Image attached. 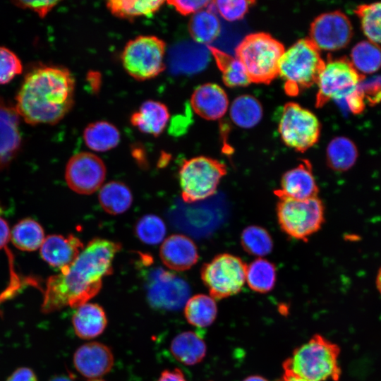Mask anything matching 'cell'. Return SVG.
Instances as JSON below:
<instances>
[{"label":"cell","instance_id":"obj_5","mask_svg":"<svg viewBox=\"0 0 381 381\" xmlns=\"http://www.w3.org/2000/svg\"><path fill=\"white\" fill-rule=\"evenodd\" d=\"M285 52L279 41L265 32L246 35L235 49L251 83L269 84L277 75L279 62Z\"/></svg>","mask_w":381,"mask_h":381},{"label":"cell","instance_id":"obj_22","mask_svg":"<svg viewBox=\"0 0 381 381\" xmlns=\"http://www.w3.org/2000/svg\"><path fill=\"white\" fill-rule=\"evenodd\" d=\"M72 322L78 337L90 339L104 332L107 319L102 307L96 303H86L77 308Z\"/></svg>","mask_w":381,"mask_h":381},{"label":"cell","instance_id":"obj_12","mask_svg":"<svg viewBox=\"0 0 381 381\" xmlns=\"http://www.w3.org/2000/svg\"><path fill=\"white\" fill-rule=\"evenodd\" d=\"M353 33L348 16L334 11L320 14L313 20L308 38L320 51H336L348 45Z\"/></svg>","mask_w":381,"mask_h":381},{"label":"cell","instance_id":"obj_27","mask_svg":"<svg viewBox=\"0 0 381 381\" xmlns=\"http://www.w3.org/2000/svg\"><path fill=\"white\" fill-rule=\"evenodd\" d=\"M217 308L214 299L205 294H196L188 299L184 315L188 323L197 327H206L214 321Z\"/></svg>","mask_w":381,"mask_h":381},{"label":"cell","instance_id":"obj_16","mask_svg":"<svg viewBox=\"0 0 381 381\" xmlns=\"http://www.w3.org/2000/svg\"><path fill=\"white\" fill-rule=\"evenodd\" d=\"M318 192L311 164L308 161L303 160L282 175L280 188L274 193L296 200H306L318 197Z\"/></svg>","mask_w":381,"mask_h":381},{"label":"cell","instance_id":"obj_45","mask_svg":"<svg viewBox=\"0 0 381 381\" xmlns=\"http://www.w3.org/2000/svg\"><path fill=\"white\" fill-rule=\"evenodd\" d=\"M11 237V231L7 222L0 217V249L5 248Z\"/></svg>","mask_w":381,"mask_h":381},{"label":"cell","instance_id":"obj_38","mask_svg":"<svg viewBox=\"0 0 381 381\" xmlns=\"http://www.w3.org/2000/svg\"><path fill=\"white\" fill-rule=\"evenodd\" d=\"M254 3L253 1L245 0L212 1L215 11H217L224 19L230 22L243 18Z\"/></svg>","mask_w":381,"mask_h":381},{"label":"cell","instance_id":"obj_1","mask_svg":"<svg viewBox=\"0 0 381 381\" xmlns=\"http://www.w3.org/2000/svg\"><path fill=\"white\" fill-rule=\"evenodd\" d=\"M121 249L119 243L94 238L74 262L47 281L42 310L46 313L65 307L78 308L101 289L103 277L112 273V262Z\"/></svg>","mask_w":381,"mask_h":381},{"label":"cell","instance_id":"obj_8","mask_svg":"<svg viewBox=\"0 0 381 381\" xmlns=\"http://www.w3.org/2000/svg\"><path fill=\"white\" fill-rule=\"evenodd\" d=\"M246 267L241 258L222 253L203 265L200 276L210 296L222 299L241 291L246 283Z\"/></svg>","mask_w":381,"mask_h":381},{"label":"cell","instance_id":"obj_2","mask_svg":"<svg viewBox=\"0 0 381 381\" xmlns=\"http://www.w3.org/2000/svg\"><path fill=\"white\" fill-rule=\"evenodd\" d=\"M74 88V78L67 68L39 66L25 75L15 107L27 123L55 124L72 108Z\"/></svg>","mask_w":381,"mask_h":381},{"label":"cell","instance_id":"obj_40","mask_svg":"<svg viewBox=\"0 0 381 381\" xmlns=\"http://www.w3.org/2000/svg\"><path fill=\"white\" fill-rule=\"evenodd\" d=\"M210 1H182L174 0L167 1L175 10L183 16L195 14L207 8L210 4Z\"/></svg>","mask_w":381,"mask_h":381},{"label":"cell","instance_id":"obj_25","mask_svg":"<svg viewBox=\"0 0 381 381\" xmlns=\"http://www.w3.org/2000/svg\"><path fill=\"white\" fill-rule=\"evenodd\" d=\"M120 133L112 123L99 121L90 123L84 130L85 145L96 152H105L116 147L120 141Z\"/></svg>","mask_w":381,"mask_h":381},{"label":"cell","instance_id":"obj_51","mask_svg":"<svg viewBox=\"0 0 381 381\" xmlns=\"http://www.w3.org/2000/svg\"><path fill=\"white\" fill-rule=\"evenodd\" d=\"M1 212H2V208H1V205H0V213H1Z\"/></svg>","mask_w":381,"mask_h":381},{"label":"cell","instance_id":"obj_32","mask_svg":"<svg viewBox=\"0 0 381 381\" xmlns=\"http://www.w3.org/2000/svg\"><path fill=\"white\" fill-rule=\"evenodd\" d=\"M351 62L361 74H371L381 68V47L370 40L357 43L351 52Z\"/></svg>","mask_w":381,"mask_h":381},{"label":"cell","instance_id":"obj_50","mask_svg":"<svg viewBox=\"0 0 381 381\" xmlns=\"http://www.w3.org/2000/svg\"><path fill=\"white\" fill-rule=\"evenodd\" d=\"M88 381H104V380L95 378V379H90Z\"/></svg>","mask_w":381,"mask_h":381},{"label":"cell","instance_id":"obj_34","mask_svg":"<svg viewBox=\"0 0 381 381\" xmlns=\"http://www.w3.org/2000/svg\"><path fill=\"white\" fill-rule=\"evenodd\" d=\"M163 4V1L112 0L107 3V7L117 17L131 19L152 15L157 12Z\"/></svg>","mask_w":381,"mask_h":381},{"label":"cell","instance_id":"obj_47","mask_svg":"<svg viewBox=\"0 0 381 381\" xmlns=\"http://www.w3.org/2000/svg\"><path fill=\"white\" fill-rule=\"evenodd\" d=\"M243 381H268V380L260 375H251L246 377Z\"/></svg>","mask_w":381,"mask_h":381},{"label":"cell","instance_id":"obj_28","mask_svg":"<svg viewBox=\"0 0 381 381\" xmlns=\"http://www.w3.org/2000/svg\"><path fill=\"white\" fill-rule=\"evenodd\" d=\"M357 158V147L354 143L346 137H335L327 147V162L334 171H344L349 169L353 166Z\"/></svg>","mask_w":381,"mask_h":381},{"label":"cell","instance_id":"obj_33","mask_svg":"<svg viewBox=\"0 0 381 381\" xmlns=\"http://www.w3.org/2000/svg\"><path fill=\"white\" fill-rule=\"evenodd\" d=\"M11 238L18 249L33 251L41 247L44 240V234L37 222L28 218L15 225L11 232Z\"/></svg>","mask_w":381,"mask_h":381},{"label":"cell","instance_id":"obj_31","mask_svg":"<svg viewBox=\"0 0 381 381\" xmlns=\"http://www.w3.org/2000/svg\"><path fill=\"white\" fill-rule=\"evenodd\" d=\"M276 279L275 265L263 258H258L247 265L246 282L257 293L270 291L274 287Z\"/></svg>","mask_w":381,"mask_h":381},{"label":"cell","instance_id":"obj_4","mask_svg":"<svg viewBox=\"0 0 381 381\" xmlns=\"http://www.w3.org/2000/svg\"><path fill=\"white\" fill-rule=\"evenodd\" d=\"M325 65L320 50L308 37L296 42L279 62L278 75L284 81L285 92L297 96L317 83Z\"/></svg>","mask_w":381,"mask_h":381},{"label":"cell","instance_id":"obj_46","mask_svg":"<svg viewBox=\"0 0 381 381\" xmlns=\"http://www.w3.org/2000/svg\"><path fill=\"white\" fill-rule=\"evenodd\" d=\"M277 381H306V380L284 373L282 377L279 379Z\"/></svg>","mask_w":381,"mask_h":381},{"label":"cell","instance_id":"obj_29","mask_svg":"<svg viewBox=\"0 0 381 381\" xmlns=\"http://www.w3.org/2000/svg\"><path fill=\"white\" fill-rule=\"evenodd\" d=\"M262 107L253 96L243 95L232 102L229 115L232 121L238 126L250 128L256 126L262 117Z\"/></svg>","mask_w":381,"mask_h":381},{"label":"cell","instance_id":"obj_21","mask_svg":"<svg viewBox=\"0 0 381 381\" xmlns=\"http://www.w3.org/2000/svg\"><path fill=\"white\" fill-rule=\"evenodd\" d=\"M169 119V111L160 102L147 100L131 116V124L143 133L155 136L160 135Z\"/></svg>","mask_w":381,"mask_h":381},{"label":"cell","instance_id":"obj_24","mask_svg":"<svg viewBox=\"0 0 381 381\" xmlns=\"http://www.w3.org/2000/svg\"><path fill=\"white\" fill-rule=\"evenodd\" d=\"M192 38L200 44H208L214 41L221 31V24L212 1L208 6L193 14L188 23Z\"/></svg>","mask_w":381,"mask_h":381},{"label":"cell","instance_id":"obj_49","mask_svg":"<svg viewBox=\"0 0 381 381\" xmlns=\"http://www.w3.org/2000/svg\"><path fill=\"white\" fill-rule=\"evenodd\" d=\"M50 381H72V380L65 376H58V377L52 378Z\"/></svg>","mask_w":381,"mask_h":381},{"label":"cell","instance_id":"obj_15","mask_svg":"<svg viewBox=\"0 0 381 381\" xmlns=\"http://www.w3.org/2000/svg\"><path fill=\"white\" fill-rule=\"evenodd\" d=\"M73 364L78 373L89 379L99 378L109 373L114 365V356L106 345L90 342L74 353Z\"/></svg>","mask_w":381,"mask_h":381},{"label":"cell","instance_id":"obj_23","mask_svg":"<svg viewBox=\"0 0 381 381\" xmlns=\"http://www.w3.org/2000/svg\"><path fill=\"white\" fill-rule=\"evenodd\" d=\"M170 351L179 362L193 365L201 362L206 355L207 348L203 339L192 331L176 335L171 342Z\"/></svg>","mask_w":381,"mask_h":381},{"label":"cell","instance_id":"obj_42","mask_svg":"<svg viewBox=\"0 0 381 381\" xmlns=\"http://www.w3.org/2000/svg\"><path fill=\"white\" fill-rule=\"evenodd\" d=\"M351 111L353 114L361 113L364 107L361 91L358 88L344 99Z\"/></svg>","mask_w":381,"mask_h":381},{"label":"cell","instance_id":"obj_11","mask_svg":"<svg viewBox=\"0 0 381 381\" xmlns=\"http://www.w3.org/2000/svg\"><path fill=\"white\" fill-rule=\"evenodd\" d=\"M364 78L346 56L329 57L317 82L315 106L320 108L331 99H345L358 88Z\"/></svg>","mask_w":381,"mask_h":381},{"label":"cell","instance_id":"obj_20","mask_svg":"<svg viewBox=\"0 0 381 381\" xmlns=\"http://www.w3.org/2000/svg\"><path fill=\"white\" fill-rule=\"evenodd\" d=\"M190 104L193 111L207 120L221 119L226 112L229 99L222 87L215 83H205L193 91Z\"/></svg>","mask_w":381,"mask_h":381},{"label":"cell","instance_id":"obj_6","mask_svg":"<svg viewBox=\"0 0 381 381\" xmlns=\"http://www.w3.org/2000/svg\"><path fill=\"white\" fill-rule=\"evenodd\" d=\"M277 222L291 238L303 241L320 229L325 221V207L318 197L296 200L276 195Z\"/></svg>","mask_w":381,"mask_h":381},{"label":"cell","instance_id":"obj_3","mask_svg":"<svg viewBox=\"0 0 381 381\" xmlns=\"http://www.w3.org/2000/svg\"><path fill=\"white\" fill-rule=\"evenodd\" d=\"M339 346L320 334L296 348L283 363L285 374L306 381H338Z\"/></svg>","mask_w":381,"mask_h":381},{"label":"cell","instance_id":"obj_35","mask_svg":"<svg viewBox=\"0 0 381 381\" xmlns=\"http://www.w3.org/2000/svg\"><path fill=\"white\" fill-rule=\"evenodd\" d=\"M241 243L245 251L258 258L270 254L273 248V241L269 232L256 225L248 226L243 230Z\"/></svg>","mask_w":381,"mask_h":381},{"label":"cell","instance_id":"obj_13","mask_svg":"<svg viewBox=\"0 0 381 381\" xmlns=\"http://www.w3.org/2000/svg\"><path fill=\"white\" fill-rule=\"evenodd\" d=\"M106 176L103 161L96 155L80 152L68 162L65 178L69 188L84 195L95 192L102 186Z\"/></svg>","mask_w":381,"mask_h":381},{"label":"cell","instance_id":"obj_9","mask_svg":"<svg viewBox=\"0 0 381 381\" xmlns=\"http://www.w3.org/2000/svg\"><path fill=\"white\" fill-rule=\"evenodd\" d=\"M165 42L156 36H138L130 40L121 54L126 71L138 80L152 79L161 73L164 66Z\"/></svg>","mask_w":381,"mask_h":381},{"label":"cell","instance_id":"obj_18","mask_svg":"<svg viewBox=\"0 0 381 381\" xmlns=\"http://www.w3.org/2000/svg\"><path fill=\"white\" fill-rule=\"evenodd\" d=\"M42 258L51 266L61 270L71 265L83 250L82 241L73 234L48 236L41 247Z\"/></svg>","mask_w":381,"mask_h":381},{"label":"cell","instance_id":"obj_14","mask_svg":"<svg viewBox=\"0 0 381 381\" xmlns=\"http://www.w3.org/2000/svg\"><path fill=\"white\" fill-rule=\"evenodd\" d=\"M190 294L188 284L174 274L157 268L150 272L147 298L154 306L176 309L186 302Z\"/></svg>","mask_w":381,"mask_h":381},{"label":"cell","instance_id":"obj_10","mask_svg":"<svg viewBox=\"0 0 381 381\" xmlns=\"http://www.w3.org/2000/svg\"><path fill=\"white\" fill-rule=\"evenodd\" d=\"M320 130L317 116L300 104L289 102L282 107L278 131L286 146L304 152L318 143Z\"/></svg>","mask_w":381,"mask_h":381},{"label":"cell","instance_id":"obj_37","mask_svg":"<svg viewBox=\"0 0 381 381\" xmlns=\"http://www.w3.org/2000/svg\"><path fill=\"white\" fill-rule=\"evenodd\" d=\"M135 231L142 242L156 245L162 241L167 229L161 218L155 214H146L137 222Z\"/></svg>","mask_w":381,"mask_h":381},{"label":"cell","instance_id":"obj_48","mask_svg":"<svg viewBox=\"0 0 381 381\" xmlns=\"http://www.w3.org/2000/svg\"><path fill=\"white\" fill-rule=\"evenodd\" d=\"M376 286L381 295V267L379 269L376 277Z\"/></svg>","mask_w":381,"mask_h":381},{"label":"cell","instance_id":"obj_17","mask_svg":"<svg viewBox=\"0 0 381 381\" xmlns=\"http://www.w3.org/2000/svg\"><path fill=\"white\" fill-rule=\"evenodd\" d=\"M19 123L16 107L0 99V169L6 167L20 148Z\"/></svg>","mask_w":381,"mask_h":381},{"label":"cell","instance_id":"obj_36","mask_svg":"<svg viewBox=\"0 0 381 381\" xmlns=\"http://www.w3.org/2000/svg\"><path fill=\"white\" fill-rule=\"evenodd\" d=\"M354 12L368 40L381 43V1L358 5Z\"/></svg>","mask_w":381,"mask_h":381},{"label":"cell","instance_id":"obj_39","mask_svg":"<svg viewBox=\"0 0 381 381\" xmlns=\"http://www.w3.org/2000/svg\"><path fill=\"white\" fill-rule=\"evenodd\" d=\"M22 71L23 65L18 56L9 49L0 46V85L9 83Z\"/></svg>","mask_w":381,"mask_h":381},{"label":"cell","instance_id":"obj_43","mask_svg":"<svg viewBox=\"0 0 381 381\" xmlns=\"http://www.w3.org/2000/svg\"><path fill=\"white\" fill-rule=\"evenodd\" d=\"M6 381H38L35 373L28 368H19L16 370Z\"/></svg>","mask_w":381,"mask_h":381},{"label":"cell","instance_id":"obj_26","mask_svg":"<svg viewBox=\"0 0 381 381\" xmlns=\"http://www.w3.org/2000/svg\"><path fill=\"white\" fill-rule=\"evenodd\" d=\"M99 201L103 210L110 214L125 212L131 206L133 196L129 188L121 181H110L99 193Z\"/></svg>","mask_w":381,"mask_h":381},{"label":"cell","instance_id":"obj_7","mask_svg":"<svg viewBox=\"0 0 381 381\" xmlns=\"http://www.w3.org/2000/svg\"><path fill=\"white\" fill-rule=\"evenodd\" d=\"M226 172L223 162L211 157L198 156L185 160L179 172L183 200L194 202L212 196Z\"/></svg>","mask_w":381,"mask_h":381},{"label":"cell","instance_id":"obj_19","mask_svg":"<svg viewBox=\"0 0 381 381\" xmlns=\"http://www.w3.org/2000/svg\"><path fill=\"white\" fill-rule=\"evenodd\" d=\"M159 256L162 262L174 271H185L198 260V252L195 243L186 236L173 234L162 243Z\"/></svg>","mask_w":381,"mask_h":381},{"label":"cell","instance_id":"obj_41","mask_svg":"<svg viewBox=\"0 0 381 381\" xmlns=\"http://www.w3.org/2000/svg\"><path fill=\"white\" fill-rule=\"evenodd\" d=\"M59 3L57 1H16L13 4L20 8L31 10L41 17H45Z\"/></svg>","mask_w":381,"mask_h":381},{"label":"cell","instance_id":"obj_30","mask_svg":"<svg viewBox=\"0 0 381 381\" xmlns=\"http://www.w3.org/2000/svg\"><path fill=\"white\" fill-rule=\"evenodd\" d=\"M208 49L222 72L223 82L226 86L243 87L251 83L244 66L236 57L211 46Z\"/></svg>","mask_w":381,"mask_h":381},{"label":"cell","instance_id":"obj_44","mask_svg":"<svg viewBox=\"0 0 381 381\" xmlns=\"http://www.w3.org/2000/svg\"><path fill=\"white\" fill-rule=\"evenodd\" d=\"M157 381H187L180 369L164 370Z\"/></svg>","mask_w":381,"mask_h":381}]
</instances>
